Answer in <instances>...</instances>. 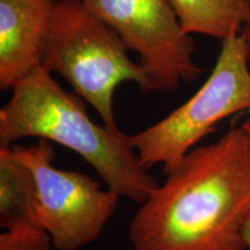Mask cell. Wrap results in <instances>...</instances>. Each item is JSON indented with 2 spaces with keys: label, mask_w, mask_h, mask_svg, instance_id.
Listing matches in <instances>:
<instances>
[{
  "label": "cell",
  "mask_w": 250,
  "mask_h": 250,
  "mask_svg": "<svg viewBox=\"0 0 250 250\" xmlns=\"http://www.w3.org/2000/svg\"><path fill=\"white\" fill-rule=\"evenodd\" d=\"M0 250L54 248L41 223L33 174L12 147H0Z\"/></svg>",
  "instance_id": "cell-8"
},
{
  "label": "cell",
  "mask_w": 250,
  "mask_h": 250,
  "mask_svg": "<svg viewBox=\"0 0 250 250\" xmlns=\"http://www.w3.org/2000/svg\"><path fill=\"white\" fill-rule=\"evenodd\" d=\"M250 139L232 127L197 146L142 203L130 224L133 250H248Z\"/></svg>",
  "instance_id": "cell-1"
},
{
  "label": "cell",
  "mask_w": 250,
  "mask_h": 250,
  "mask_svg": "<svg viewBox=\"0 0 250 250\" xmlns=\"http://www.w3.org/2000/svg\"><path fill=\"white\" fill-rule=\"evenodd\" d=\"M11 90L0 110V147L29 137L59 144L81 156L109 190L137 204L159 186L140 164L130 136L94 123L83 100L67 93L42 66Z\"/></svg>",
  "instance_id": "cell-2"
},
{
  "label": "cell",
  "mask_w": 250,
  "mask_h": 250,
  "mask_svg": "<svg viewBox=\"0 0 250 250\" xmlns=\"http://www.w3.org/2000/svg\"><path fill=\"white\" fill-rule=\"evenodd\" d=\"M34 177L41 223L56 250H78L99 239L117 208L120 196L92 177L56 168L50 142L11 146Z\"/></svg>",
  "instance_id": "cell-5"
},
{
  "label": "cell",
  "mask_w": 250,
  "mask_h": 250,
  "mask_svg": "<svg viewBox=\"0 0 250 250\" xmlns=\"http://www.w3.org/2000/svg\"><path fill=\"white\" fill-rule=\"evenodd\" d=\"M188 35L218 40L241 35L250 20V0H167Z\"/></svg>",
  "instance_id": "cell-9"
},
{
  "label": "cell",
  "mask_w": 250,
  "mask_h": 250,
  "mask_svg": "<svg viewBox=\"0 0 250 250\" xmlns=\"http://www.w3.org/2000/svg\"><path fill=\"white\" fill-rule=\"evenodd\" d=\"M139 55L151 93H170L202 73L196 43L181 28L167 0H80Z\"/></svg>",
  "instance_id": "cell-6"
},
{
  "label": "cell",
  "mask_w": 250,
  "mask_h": 250,
  "mask_svg": "<svg viewBox=\"0 0 250 250\" xmlns=\"http://www.w3.org/2000/svg\"><path fill=\"white\" fill-rule=\"evenodd\" d=\"M241 127L243 129V131H245L247 136H248V138L250 139V116L248 120H247L246 122H243V124L241 125Z\"/></svg>",
  "instance_id": "cell-12"
},
{
  "label": "cell",
  "mask_w": 250,
  "mask_h": 250,
  "mask_svg": "<svg viewBox=\"0 0 250 250\" xmlns=\"http://www.w3.org/2000/svg\"><path fill=\"white\" fill-rule=\"evenodd\" d=\"M242 36L223 41L213 71L192 98L167 117L130 136L146 170L162 166L169 174L215 125L250 110V68Z\"/></svg>",
  "instance_id": "cell-4"
},
{
  "label": "cell",
  "mask_w": 250,
  "mask_h": 250,
  "mask_svg": "<svg viewBox=\"0 0 250 250\" xmlns=\"http://www.w3.org/2000/svg\"><path fill=\"white\" fill-rule=\"evenodd\" d=\"M129 51L116 31L80 0H56L41 66L64 78L95 109L103 126L120 131L114 111L117 87L134 83L140 93H151L145 68Z\"/></svg>",
  "instance_id": "cell-3"
},
{
  "label": "cell",
  "mask_w": 250,
  "mask_h": 250,
  "mask_svg": "<svg viewBox=\"0 0 250 250\" xmlns=\"http://www.w3.org/2000/svg\"><path fill=\"white\" fill-rule=\"evenodd\" d=\"M243 235H245L246 245L248 247V250H250V217L247 220L245 225V229H243Z\"/></svg>",
  "instance_id": "cell-11"
},
{
  "label": "cell",
  "mask_w": 250,
  "mask_h": 250,
  "mask_svg": "<svg viewBox=\"0 0 250 250\" xmlns=\"http://www.w3.org/2000/svg\"><path fill=\"white\" fill-rule=\"evenodd\" d=\"M56 0H0V89L42 65Z\"/></svg>",
  "instance_id": "cell-7"
},
{
  "label": "cell",
  "mask_w": 250,
  "mask_h": 250,
  "mask_svg": "<svg viewBox=\"0 0 250 250\" xmlns=\"http://www.w3.org/2000/svg\"><path fill=\"white\" fill-rule=\"evenodd\" d=\"M241 36H242L243 41H245L247 55H248V59L250 62V20H249V22L246 24L245 28H243Z\"/></svg>",
  "instance_id": "cell-10"
}]
</instances>
